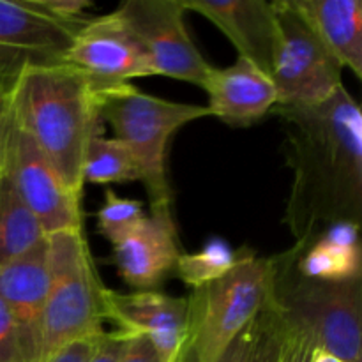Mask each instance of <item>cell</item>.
Wrapping results in <instances>:
<instances>
[{
	"mask_svg": "<svg viewBox=\"0 0 362 362\" xmlns=\"http://www.w3.org/2000/svg\"><path fill=\"white\" fill-rule=\"evenodd\" d=\"M99 336L95 338H85L78 339V341L69 343V345L62 346L52 356L46 357L42 362H87L94 354L95 346H98Z\"/></svg>",
	"mask_w": 362,
	"mask_h": 362,
	"instance_id": "obj_27",
	"label": "cell"
},
{
	"mask_svg": "<svg viewBox=\"0 0 362 362\" xmlns=\"http://www.w3.org/2000/svg\"><path fill=\"white\" fill-rule=\"evenodd\" d=\"M286 134L292 186L285 223L296 243L338 223L361 226L362 113L345 87L315 106H274Z\"/></svg>",
	"mask_w": 362,
	"mask_h": 362,
	"instance_id": "obj_1",
	"label": "cell"
},
{
	"mask_svg": "<svg viewBox=\"0 0 362 362\" xmlns=\"http://www.w3.org/2000/svg\"><path fill=\"white\" fill-rule=\"evenodd\" d=\"M239 260V250H232L223 239H212L197 253H184L177 258V278L189 288L197 290L216 281L232 271Z\"/></svg>",
	"mask_w": 362,
	"mask_h": 362,
	"instance_id": "obj_21",
	"label": "cell"
},
{
	"mask_svg": "<svg viewBox=\"0 0 362 362\" xmlns=\"http://www.w3.org/2000/svg\"><path fill=\"white\" fill-rule=\"evenodd\" d=\"M141 182V170L136 158L124 141L95 134L88 141L83 161V184L105 186L115 182Z\"/></svg>",
	"mask_w": 362,
	"mask_h": 362,
	"instance_id": "obj_20",
	"label": "cell"
},
{
	"mask_svg": "<svg viewBox=\"0 0 362 362\" xmlns=\"http://www.w3.org/2000/svg\"><path fill=\"white\" fill-rule=\"evenodd\" d=\"M170 209L151 211L126 237L113 244V264L136 292L156 290L175 272L180 257Z\"/></svg>",
	"mask_w": 362,
	"mask_h": 362,
	"instance_id": "obj_14",
	"label": "cell"
},
{
	"mask_svg": "<svg viewBox=\"0 0 362 362\" xmlns=\"http://www.w3.org/2000/svg\"><path fill=\"white\" fill-rule=\"evenodd\" d=\"M311 362H343V361L338 359V357L331 356V354L322 352V350H317V352L313 354V361H311Z\"/></svg>",
	"mask_w": 362,
	"mask_h": 362,
	"instance_id": "obj_31",
	"label": "cell"
},
{
	"mask_svg": "<svg viewBox=\"0 0 362 362\" xmlns=\"http://www.w3.org/2000/svg\"><path fill=\"white\" fill-rule=\"evenodd\" d=\"M184 11L211 20L232 41L240 59L272 76L278 48L274 2L265 0H180Z\"/></svg>",
	"mask_w": 362,
	"mask_h": 362,
	"instance_id": "obj_15",
	"label": "cell"
},
{
	"mask_svg": "<svg viewBox=\"0 0 362 362\" xmlns=\"http://www.w3.org/2000/svg\"><path fill=\"white\" fill-rule=\"evenodd\" d=\"M115 11L145 49L154 74L204 87L212 66L187 34L180 0H127Z\"/></svg>",
	"mask_w": 362,
	"mask_h": 362,
	"instance_id": "obj_9",
	"label": "cell"
},
{
	"mask_svg": "<svg viewBox=\"0 0 362 362\" xmlns=\"http://www.w3.org/2000/svg\"><path fill=\"white\" fill-rule=\"evenodd\" d=\"M144 218L145 212L140 202L120 198L113 189H106L105 204L98 211V230L105 239L115 244Z\"/></svg>",
	"mask_w": 362,
	"mask_h": 362,
	"instance_id": "obj_23",
	"label": "cell"
},
{
	"mask_svg": "<svg viewBox=\"0 0 362 362\" xmlns=\"http://www.w3.org/2000/svg\"><path fill=\"white\" fill-rule=\"evenodd\" d=\"M278 48L272 83L276 106H315L327 101L343 87L341 66L290 0H276Z\"/></svg>",
	"mask_w": 362,
	"mask_h": 362,
	"instance_id": "obj_7",
	"label": "cell"
},
{
	"mask_svg": "<svg viewBox=\"0 0 362 362\" xmlns=\"http://www.w3.org/2000/svg\"><path fill=\"white\" fill-rule=\"evenodd\" d=\"M49 285L42 317V359L62 346L101 336L105 290L83 230L48 235Z\"/></svg>",
	"mask_w": 362,
	"mask_h": 362,
	"instance_id": "obj_6",
	"label": "cell"
},
{
	"mask_svg": "<svg viewBox=\"0 0 362 362\" xmlns=\"http://www.w3.org/2000/svg\"><path fill=\"white\" fill-rule=\"evenodd\" d=\"M286 329L288 322L267 297L257 318L247 327L250 341L244 362H279Z\"/></svg>",
	"mask_w": 362,
	"mask_h": 362,
	"instance_id": "obj_22",
	"label": "cell"
},
{
	"mask_svg": "<svg viewBox=\"0 0 362 362\" xmlns=\"http://www.w3.org/2000/svg\"><path fill=\"white\" fill-rule=\"evenodd\" d=\"M78 28L46 16L35 0H0V76L64 62Z\"/></svg>",
	"mask_w": 362,
	"mask_h": 362,
	"instance_id": "obj_11",
	"label": "cell"
},
{
	"mask_svg": "<svg viewBox=\"0 0 362 362\" xmlns=\"http://www.w3.org/2000/svg\"><path fill=\"white\" fill-rule=\"evenodd\" d=\"M317 350L315 339L308 332H304L303 329L296 327L288 322L279 362H311L313 361V354Z\"/></svg>",
	"mask_w": 362,
	"mask_h": 362,
	"instance_id": "obj_24",
	"label": "cell"
},
{
	"mask_svg": "<svg viewBox=\"0 0 362 362\" xmlns=\"http://www.w3.org/2000/svg\"><path fill=\"white\" fill-rule=\"evenodd\" d=\"M48 285V237L23 257L0 267V297L16 325L21 362L42 359V317Z\"/></svg>",
	"mask_w": 362,
	"mask_h": 362,
	"instance_id": "obj_13",
	"label": "cell"
},
{
	"mask_svg": "<svg viewBox=\"0 0 362 362\" xmlns=\"http://www.w3.org/2000/svg\"><path fill=\"white\" fill-rule=\"evenodd\" d=\"M46 232L30 209L18 197L4 173L0 175V267L23 257L46 239Z\"/></svg>",
	"mask_w": 362,
	"mask_h": 362,
	"instance_id": "obj_19",
	"label": "cell"
},
{
	"mask_svg": "<svg viewBox=\"0 0 362 362\" xmlns=\"http://www.w3.org/2000/svg\"><path fill=\"white\" fill-rule=\"evenodd\" d=\"M16 76H0V175L4 170V154H6L7 133L11 126V85Z\"/></svg>",
	"mask_w": 362,
	"mask_h": 362,
	"instance_id": "obj_28",
	"label": "cell"
},
{
	"mask_svg": "<svg viewBox=\"0 0 362 362\" xmlns=\"http://www.w3.org/2000/svg\"><path fill=\"white\" fill-rule=\"evenodd\" d=\"M269 299L315 339L318 350L343 362H362V278L327 281L303 276L292 246L271 257Z\"/></svg>",
	"mask_w": 362,
	"mask_h": 362,
	"instance_id": "obj_3",
	"label": "cell"
},
{
	"mask_svg": "<svg viewBox=\"0 0 362 362\" xmlns=\"http://www.w3.org/2000/svg\"><path fill=\"white\" fill-rule=\"evenodd\" d=\"M120 362H159L154 346L145 336H134L129 350Z\"/></svg>",
	"mask_w": 362,
	"mask_h": 362,
	"instance_id": "obj_30",
	"label": "cell"
},
{
	"mask_svg": "<svg viewBox=\"0 0 362 362\" xmlns=\"http://www.w3.org/2000/svg\"><path fill=\"white\" fill-rule=\"evenodd\" d=\"M64 64L80 71L95 92L154 74L147 53L117 11L85 21L74 34Z\"/></svg>",
	"mask_w": 362,
	"mask_h": 362,
	"instance_id": "obj_10",
	"label": "cell"
},
{
	"mask_svg": "<svg viewBox=\"0 0 362 362\" xmlns=\"http://www.w3.org/2000/svg\"><path fill=\"white\" fill-rule=\"evenodd\" d=\"M343 67L362 76L361 0H290Z\"/></svg>",
	"mask_w": 362,
	"mask_h": 362,
	"instance_id": "obj_17",
	"label": "cell"
},
{
	"mask_svg": "<svg viewBox=\"0 0 362 362\" xmlns=\"http://www.w3.org/2000/svg\"><path fill=\"white\" fill-rule=\"evenodd\" d=\"M0 362H21L16 325L2 297H0Z\"/></svg>",
	"mask_w": 362,
	"mask_h": 362,
	"instance_id": "obj_26",
	"label": "cell"
},
{
	"mask_svg": "<svg viewBox=\"0 0 362 362\" xmlns=\"http://www.w3.org/2000/svg\"><path fill=\"white\" fill-rule=\"evenodd\" d=\"M133 338L134 336L117 331V329L110 332L105 331L99 336L98 346L87 362H120L129 350Z\"/></svg>",
	"mask_w": 362,
	"mask_h": 362,
	"instance_id": "obj_25",
	"label": "cell"
},
{
	"mask_svg": "<svg viewBox=\"0 0 362 362\" xmlns=\"http://www.w3.org/2000/svg\"><path fill=\"white\" fill-rule=\"evenodd\" d=\"M9 101L14 122L81 197L85 152L103 126L98 94L87 78L64 62L27 67L13 80Z\"/></svg>",
	"mask_w": 362,
	"mask_h": 362,
	"instance_id": "obj_2",
	"label": "cell"
},
{
	"mask_svg": "<svg viewBox=\"0 0 362 362\" xmlns=\"http://www.w3.org/2000/svg\"><path fill=\"white\" fill-rule=\"evenodd\" d=\"M95 94L101 120L112 126L117 140L131 148L140 165L141 182L151 198V209H170L172 187L166 175V148L180 127L209 117L207 106L166 101L145 94L131 83Z\"/></svg>",
	"mask_w": 362,
	"mask_h": 362,
	"instance_id": "obj_4",
	"label": "cell"
},
{
	"mask_svg": "<svg viewBox=\"0 0 362 362\" xmlns=\"http://www.w3.org/2000/svg\"><path fill=\"white\" fill-rule=\"evenodd\" d=\"M105 320L117 331L145 336L159 362H177L186 343L187 297H172L158 290L120 293L105 290Z\"/></svg>",
	"mask_w": 362,
	"mask_h": 362,
	"instance_id": "obj_12",
	"label": "cell"
},
{
	"mask_svg": "<svg viewBox=\"0 0 362 362\" xmlns=\"http://www.w3.org/2000/svg\"><path fill=\"white\" fill-rule=\"evenodd\" d=\"M4 173L18 197L39 219L46 235L83 230L81 197L71 191L34 140L11 115Z\"/></svg>",
	"mask_w": 362,
	"mask_h": 362,
	"instance_id": "obj_8",
	"label": "cell"
},
{
	"mask_svg": "<svg viewBox=\"0 0 362 362\" xmlns=\"http://www.w3.org/2000/svg\"><path fill=\"white\" fill-rule=\"evenodd\" d=\"M247 327H250V325H247ZM247 327H246V331L240 332V334L233 339L232 345H230L228 349L221 354V357H219L216 362H244V359H246L247 341H250V332H247ZM177 362H193V361H191L189 356H186L184 352H180V357Z\"/></svg>",
	"mask_w": 362,
	"mask_h": 362,
	"instance_id": "obj_29",
	"label": "cell"
},
{
	"mask_svg": "<svg viewBox=\"0 0 362 362\" xmlns=\"http://www.w3.org/2000/svg\"><path fill=\"white\" fill-rule=\"evenodd\" d=\"M202 88L209 95V115L232 127L253 126L278 105L272 78L240 57L228 67H212Z\"/></svg>",
	"mask_w": 362,
	"mask_h": 362,
	"instance_id": "obj_16",
	"label": "cell"
},
{
	"mask_svg": "<svg viewBox=\"0 0 362 362\" xmlns=\"http://www.w3.org/2000/svg\"><path fill=\"white\" fill-rule=\"evenodd\" d=\"M296 265L303 276L349 281L361 276L359 225L338 223L325 232L293 244Z\"/></svg>",
	"mask_w": 362,
	"mask_h": 362,
	"instance_id": "obj_18",
	"label": "cell"
},
{
	"mask_svg": "<svg viewBox=\"0 0 362 362\" xmlns=\"http://www.w3.org/2000/svg\"><path fill=\"white\" fill-rule=\"evenodd\" d=\"M271 288V258L243 246L232 271L187 297L182 352L193 362H216L257 318Z\"/></svg>",
	"mask_w": 362,
	"mask_h": 362,
	"instance_id": "obj_5",
	"label": "cell"
}]
</instances>
